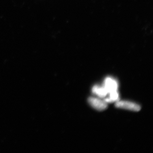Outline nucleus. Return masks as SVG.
Here are the masks:
<instances>
[{
    "label": "nucleus",
    "instance_id": "39448f33",
    "mask_svg": "<svg viewBox=\"0 0 153 153\" xmlns=\"http://www.w3.org/2000/svg\"><path fill=\"white\" fill-rule=\"evenodd\" d=\"M109 94V97L107 98L103 99L107 103H111V102H116L119 100V94L118 91H113L108 94Z\"/></svg>",
    "mask_w": 153,
    "mask_h": 153
},
{
    "label": "nucleus",
    "instance_id": "f257e3e1",
    "mask_svg": "<svg viewBox=\"0 0 153 153\" xmlns=\"http://www.w3.org/2000/svg\"><path fill=\"white\" fill-rule=\"evenodd\" d=\"M115 102V105L116 107L117 108L128 110L134 111H138L141 109V107L139 105L132 102L127 100H118Z\"/></svg>",
    "mask_w": 153,
    "mask_h": 153
},
{
    "label": "nucleus",
    "instance_id": "f03ea898",
    "mask_svg": "<svg viewBox=\"0 0 153 153\" xmlns=\"http://www.w3.org/2000/svg\"><path fill=\"white\" fill-rule=\"evenodd\" d=\"M88 102L94 109L102 111L106 109L108 107V103L102 98L97 97H89L88 99Z\"/></svg>",
    "mask_w": 153,
    "mask_h": 153
},
{
    "label": "nucleus",
    "instance_id": "7ed1b4c3",
    "mask_svg": "<svg viewBox=\"0 0 153 153\" xmlns=\"http://www.w3.org/2000/svg\"><path fill=\"white\" fill-rule=\"evenodd\" d=\"M103 86L108 92V94L113 91H117L118 88V83L117 81L112 77H106L105 79Z\"/></svg>",
    "mask_w": 153,
    "mask_h": 153
},
{
    "label": "nucleus",
    "instance_id": "20e7f679",
    "mask_svg": "<svg viewBox=\"0 0 153 153\" xmlns=\"http://www.w3.org/2000/svg\"><path fill=\"white\" fill-rule=\"evenodd\" d=\"M92 93L96 94L100 98H104L108 94V92L104 86H100L95 85L92 89Z\"/></svg>",
    "mask_w": 153,
    "mask_h": 153
}]
</instances>
